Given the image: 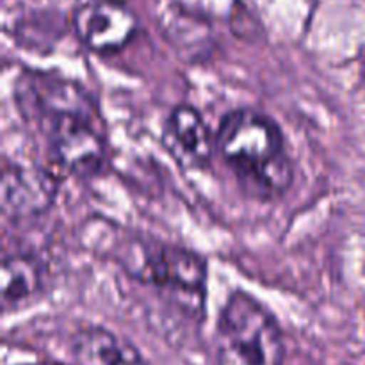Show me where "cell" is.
Masks as SVG:
<instances>
[{
	"instance_id": "6da1fadb",
	"label": "cell",
	"mask_w": 365,
	"mask_h": 365,
	"mask_svg": "<svg viewBox=\"0 0 365 365\" xmlns=\"http://www.w3.org/2000/svg\"><path fill=\"white\" fill-rule=\"evenodd\" d=\"M24 100L39 118L43 138L61 168L91 177L106 163V141L96 107L78 84L50 75H29Z\"/></svg>"
},
{
	"instance_id": "52a82bcc",
	"label": "cell",
	"mask_w": 365,
	"mask_h": 365,
	"mask_svg": "<svg viewBox=\"0 0 365 365\" xmlns=\"http://www.w3.org/2000/svg\"><path fill=\"white\" fill-rule=\"evenodd\" d=\"M56 191V180L46 171L21 166L6 168L0 187L4 216L11 220L41 216L53 203Z\"/></svg>"
},
{
	"instance_id": "3957f363",
	"label": "cell",
	"mask_w": 365,
	"mask_h": 365,
	"mask_svg": "<svg viewBox=\"0 0 365 365\" xmlns=\"http://www.w3.org/2000/svg\"><path fill=\"white\" fill-rule=\"evenodd\" d=\"M217 365H284L280 324L252 294L232 292L217 317Z\"/></svg>"
},
{
	"instance_id": "9c48e42d",
	"label": "cell",
	"mask_w": 365,
	"mask_h": 365,
	"mask_svg": "<svg viewBox=\"0 0 365 365\" xmlns=\"http://www.w3.org/2000/svg\"><path fill=\"white\" fill-rule=\"evenodd\" d=\"M43 287V266L29 255L6 257L0 278V298L4 312L25 305Z\"/></svg>"
},
{
	"instance_id": "5b68a950",
	"label": "cell",
	"mask_w": 365,
	"mask_h": 365,
	"mask_svg": "<svg viewBox=\"0 0 365 365\" xmlns=\"http://www.w3.org/2000/svg\"><path fill=\"white\" fill-rule=\"evenodd\" d=\"M73 29L84 46L98 56L123 50L139 29L138 16L118 0H88L75 9Z\"/></svg>"
},
{
	"instance_id": "8992f818",
	"label": "cell",
	"mask_w": 365,
	"mask_h": 365,
	"mask_svg": "<svg viewBox=\"0 0 365 365\" xmlns=\"http://www.w3.org/2000/svg\"><path fill=\"white\" fill-rule=\"evenodd\" d=\"M164 145L180 166L203 170L210 164L216 135L202 114L191 106H177L164 125Z\"/></svg>"
},
{
	"instance_id": "ba28073f",
	"label": "cell",
	"mask_w": 365,
	"mask_h": 365,
	"mask_svg": "<svg viewBox=\"0 0 365 365\" xmlns=\"http://www.w3.org/2000/svg\"><path fill=\"white\" fill-rule=\"evenodd\" d=\"M75 365H141L139 353L102 327L78 331L71 346Z\"/></svg>"
},
{
	"instance_id": "30bf717a",
	"label": "cell",
	"mask_w": 365,
	"mask_h": 365,
	"mask_svg": "<svg viewBox=\"0 0 365 365\" xmlns=\"http://www.w3.org/2000/svg\"><path fill=\"white\" fill-rule=\"evenodd\" d=\"M364 73H365V70H364Z\"/></svg>"
},
{
	"instance_id": "277c9868",
	"label": "cell",
	"mask_w": 365,
	"mask_h": 365,
	"mask_svg": "<svg viewBox=\"0 0 365 365\" xmlns=\"http://www.w3.org/2000/svg\"><path fill=\"white\" fill-rule=\"evenodd\" d=\"M125 260L128 273L143 284L177 294L203 298L207 262L196 252L160 241H135L128 246Z\"/></svg>"
},
{
	"instance_id": "7a4b0ae2",
	"label": "cell",
	"mask_w": 365,
	"mask_h": 365,
	"mask_svg": "<svg viewBox=\"0 0 365 365\" xmlns=\"http://www.w3.org/2000/svg\"><path fill=\"white\" fill-rule=\"evenodd\" d=\"M216 150L242 191L255 200L280 198L294 180L284 134L277 121L260 110L242 107L225 114L216 132Z\"/></svg>"
}]
</instances>
